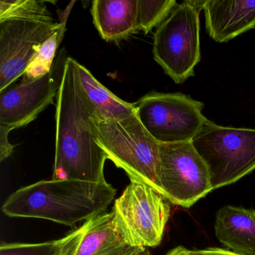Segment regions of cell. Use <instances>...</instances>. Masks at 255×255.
<instances>
[{"label": "cell", "instance_id": "obj_1", "mask_svg": "<svg viewBox=\"0 0 255 255\" xmlns=\"http://www.w3.org/2000/svg\"><path fill=\"white\" fill-rule=\"evenodd\" d=\"M77 62L68 57L56 97V153L53 180L105 182L107 155L97 143L92 118L98 113L82 86Z\"/></svg>", "mask_w": 255, "mask_h": 255}, {"label": "cell", "instance_id": "obj_2", "mask_svg": "<svg viewBox=\"0 0 255 255\" xmlns=\"http://www.w3.org/2000/svg\"><path fill=\"white\" fill-rule=\"evenodd\" d=\"M116 192L107 181L41 180L11 194L2 211L9 217L45 219L74 226L105 212Z\"/></svg>", "mask_w": 255, "mask_h": 255}, {"label": "cell", "instance_id": "obj_3", "mask_svg": "<svg viewBox=\"0 0 255 255\" xmlns=\"http://www.w3.org/2000/svg\"><path fill=\"white\" fill-rule=\"evenodd\" d=\"M71 9L58 23L44 1H0V92L23 76L41 46L66 27Z\"/></svg>", "mask_w": 255, "mask_h": 255}, {"label": "cell", "instance_id": "obj_4", "mask_svg": "<svg viewBox=\"0 0 255 255\" xmlns=\"http://www.w3.org/2000/svg\"><path fill=\"white\" fill-rule=\"evenodd\" d=\"M97 143L107 157L122 168L130 180L145 183L162 195L159 181L160 143L140 122L137 115L123 120L92 118Z\"/></svg>", "mask_w": 255, "mask_h": 255}, {"label": "cell", "instance_id": "obj_5", "mask_svg": "<svg viewBox=\"0 0 255 255\" xmlns=\"http://www.w3.org/2000/svg\"><path fill=\"white\" fill-rule=\"evenodd\" d=\"M204 1H184L171 11L153 36L154 60L177 84L195 76L201 59L200 11Z\"/></svg>", "mask_w": 255, "mask_h": 255}, {"label": "cell", "instance_id": "obj_6", "mask_svg": "<svg viewBox=\"0 0 255 255\" xmlns=\"http://www.w3.org/2000/svg\"><path fill=\"white\" fill-rule=\"evenodd\" d=\"M191 142L208 167L213 190L255 170V129L221 126L208 120Z\"/></svg>", "mask_w": 255, "mask_h": 255}, {"label": "cell", "instance_id": "obj_7", "mask_svg": "<svg viewBox=\"0 0 255 255\" xmlns=\"http://www.w3.org/2000/svg\"><path fill=\"white\" fill-rule=\"evenodd\" d=\"M168 200L145 183L130 180L111 211L116 229L132 248L156 247L171 215Z\"/></svg>", "mask_w": 255, "mask_h": 255}, {"label": "cell", "instance_id": "obj_8", "mask_svg": "<svg viewBox=\"0 0 255 255\" xmlns=\"http://www.w3.org/2000/svg\"><path fill=\"white\" fill-rule=\"evenodd\" d=\"M135 105L140 122L159 143L192 141L209 120L204 104L183 93L152 92Z\"/></svg>", "mask_w": 255, "mask_h": 255}, {"label": "cell", "instance_id": "obj_9", "mask_svg": "<svg viewBox=\"0 0 255 255\" xmlns=\"http://www.w3.org/2000/svg\"><path fill=\"white\" fill-rule=\"evenodd\" d=\"M159 181L162 195L183 208L213 190L208 167L191 141L160 143Z\"/></svg>", "mask_w": 255, "mask_h": 255}, {"label": "cell", "instance_id": "obj_10", "mask_svg": "<svg viewBox=\"0 0 255 255\" xmlns=\"http://www.w3.org/2000/svg\"><path fill=\"white\" fill-rule=\"evenodd\" d=\"M68 57L66 50L62 48L56 56L50 72L30 83L20 82L0 92L1 128L11 132L26 126L54 103L62 85Z\"/></svg>", "mask_w": 255, "mask_h": 255}, {"label": "cell", "instance_id": "obj_11", "mask_svg": "<svg viewBox=\"0 0 255 255\" xmlns=\"http://www.w3.org/2000/svg\"><path fill=\"white\" fill-rule=\"evenodd\" d=\"M206 29L210 38L226 43L255 28V1L204 0Z\"/></svg>", "mask_w": 255, "mask_h": 255}, {"label": "cell", "instance_id": "obj_12", "mask_svg": "<svg viewBox=\"0 0 255 255\" xmlns=\"http://www.w3.org/2000/svg\"><path fill=\"white\" fill-rule=\"evenodd\" d=\"M216 238L231 252L255 255V210L226 205L216 213Z\"/></svg>", "mask_w": 255, "mask_h": 255}, {"label": "cell", "instance_id": "obj_13", "mask_svg": "<svg viewBox=\"0 0 255 255\" xmlns=\"http://www.w3.org/2000/svg\"><path fill=\"white\" fill-rule=\"evenodd\" d=\"M137 10L138 0H95L91 14L101 38L118 42L138 32Z\"/></svg>", "mask_w": 255, "mask_h": 255}, {"label": "cell", "instance_id": "obj_14", "mask_svg": "<svg viewBox=\"0 0 255 255\" xmlns=\"http://www.w3.org/2000/svg\"><path fill=\"white\" fill-rule=\"evenodd\" d=\"M83 225L84 233L76 255H128L138 249L125 243L116 229L112 211L95 216Z\"/></svg>", "mask_w": 255, "mask_h": 255}, {"label": "cell", "instance_id": "obj_15", "mask_svg": "<svg viewBox=\"0 0 255 255\" xmlns=\"http://www.w3.org/2000/svg\"><path fill=\"white\" fill-rule=\"evenodd\" d=\"M77 66L82 86L96 107L100 118L105 120L119 121L136 114L135 104L118 98L78 62Z\"/></svg>", "mask_w": 255, "mask_h": 255}, {"label": "cell", "instance_id": "obj_16", "mask_svg": "<svg viewBox=\"0 0 255 255\" xmlns=\"http://www.w3.org/2000/svg\"><path fill=\"white\" fill-rule=\"evenodd\" d=\"M177 5L175 0H138V31H142L147 35L165 21Z\"/></svg>", "mask_w": 255, "mask_h": 255}, {"label": "cell", "instance_id": "obj_17", "mask_svg": "<svg viewBox=\"0 0 255 255\" xmlns=\"http://www.w3.org/2000/svg\"><path fill=\"white\" fill-rule=\"evenodd\" d=\"M66 27H63L49 38L40 48L38 54L23 74L22 83H30L50 72L56 59Z\"/></svg>", "mask_w": 255, "mask_h": 255}, {"label": "cell", "instance_id": "obj_18", "mask_svg": "<svg viewBox=\"0 0 255 255\" xmlns=\"http://www.w3.org/2000/svg\"><path fill=\"white\" fill-rule=\"evenodd\" d=\"M64 239L38 243H1L0 255H56Z\"/></svg>", "mask_w": 255, "mask_h": 255}, {"label": "cell", "instance_id": "obj_19", "mask_svg": "<svg viewBox=\"0 0 255 255\" xmlns=\"http://www.w3.org/2000/svg\"><path fill=\"white\" fill-rule=\"evenodd\" d=\"M83 233L84 228L82 225L63 237V244L56 255H76L79 245L83 239Z\"/></svg>", "mask_w": 255, "mask_h": 255}, {"label": "cell", "instance_id": "obj_20", "mask_svg": "<svg viewBox=\"0 0 255 255\" xmlns=\"http://www.w3.org/2000/svg\"><path fill=\"white\" fill-rule=\"evenodd\" d=\"M9 131L0 127V162L8 159L14 150V146L8 141Z\"/></svg>", "mask_w": 255, "mask_h": 255}, {"label": "cell", "instance_id": "obj_21", "mask_svg": "<svg viewBox=\"0 0 255 255\" xmlns=\"http://www.w3.org/2000/svg\"><path fill=\"white\" fill-rule=\"evenodd\" d=\"M193 255H240L231 251L219 248H207L200 250H192Z\"/></svg>", "mask_w": 255, "mask_h": 255}, {"label": "cell", "instance_id": "obj_22", "mask_svg": "<svg viewBox=\"0 0 255 255\" xmlns=\"http://www.w3.org/2000/svg\"><path fill=\"white\" fill-rule=\"evenodd\" d=\"M166 255H192V251L190 249H186L183 246H177L174 249H171V251L167 253Z\"/></svg>", "mask_w": 255, "mask_h": 255}, {"label": "cell", "instance_id": "obj_23", "mask_svg": "<svg viewBox=\"0 0 255 255\" xmlns=\"http://www.w3.org/2000/svg\"><path fill=\"white\" fill-rule=\"evenodd\" d=\"M128 255H152L147 248H138Z\"/></svg>", "mask_w": 255, "mask_h": 255}]
</instances>
